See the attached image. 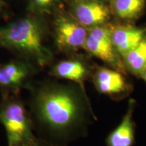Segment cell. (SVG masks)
Returning a JSON list of instances; mask_svg holds the SVG:
<instances>
[{"mask_svg":"<svg viewBox=\"0 0 146 146\" xmlns=\"http://www.w3.org/2000/svg\"><path fill=\"white\" fill-rule=\"evenodd\" d=\"M133 111V104L131 103L121 123L108 137V146H132L135 137Z\"/></svg>","mask_w":146,"mask_h":146,"instance_id":"cell-11","label":"cell"},{"mask_svg":"<svg viewBox=\"0 0 146 146\" xmlns=\"http://www.w3.org/2000/svg\"><path fill=\"white\" fill-rule=\"evenodd\" d=\"M60 1V0H29L28 9L32 14L43 16L52 13Z\"/></svg>","mask_w":146,"mask_h":146,"instance_id":"cell-14","label":"cell"},{"mask_svg":"<svg viewBox=\"0 0 146 146\" xmlns=\"http://www.w3.org/2000/svg\"><path fill=\"white\" fill-rule=\"evenodd\" d=\"M41 69L35 64L16 57L0 64V94L1 96L19 94L27 89Z\"/></svg>","mask_w":146,"mask_h":146,"instance_id":"cell-4","label":"cell"},{"mask_svg":"<svg viewBox=\"0 0 146 146\" xmlns=\"http://www.w3.org/2000/svg\"><path fill=\"white\" fill-rule=\"evenodd\" d=\"M54 40L56 48L62 52H74L84 49L88 29L71 14H58L54 21Z\"/></svg>","mask_w":146,"mask_h":146,"instance_id":"cell-5","label":"cell"},{"mask_svg":"<svg viewBox=\"0 0 146 146\" xmlns=\"http://www.w3.org/2000/svg\"><path fill=\"white\" fill-rule=\"evenodd\" d=\"M27 89L28 109L40 139L57 145L81 132L89 112L83 87L45 78L33 80Z\"/></svg>","mask_w":146,"mask_h":146,"instance_id":"cell-1","label":"cell"},{"mask_svg":"<svg viewBox=\"0 0 146 146\" xmlns=\"http://www.w3.org/2000/svg\"><path fill=\"white\" fill-rule=\"evenodd\" d=\"M84 50L114 67L119 72H124V66L113 45L110 28L102 25L88 29Z\"/></svg>","mask_w":146,"mask_h":146,"instance_id":"cell-6","label":"cell"},{"mask_svg":"<svg viewBox=\"0 0 146 146\" xmlns=\"http://www.w3.org/2000/svg\"><path fill=\"white\" fill-rule=\"evenodd\" d=\"M141 77L143 78V80L145 81V83H146V68H145V70L143 71V72L142 73Z\"/></svg>","mask_w":146,"mask_h":146,"instance_id":"cell-16","label":"cell"},{"mask_svg":"<svg viewBox=\"0 0 146 146\" xmlns=\"http://www.w3.org/2000/svg\"><path fill=\"white\" fill-rule=\"evenodd\" d=\"M110 32L115 50L123 57L146 39V29L136 27H114Z\"/></svg>","mask_w":146,"mask_h":146,"instance_id":"cell-9","label":"cell"},{"mask_svg":"<svg viewBox=\"0 0 146 146\" xmlns=\"http://www.w3.org/2000/svg\"><path fill=\"white\" fill-rule=\"evenodd\" d=\"M48 70L52 78L68 80L83 87L84 81L88 78L90 69L87 64L79 58H70L52 64Z\"/></svg>","mask_w":146,"mask_h":146,"instance_id":"cell-8","label":"cell"},{"mask_svg":"<svg viewBox=\"0 0 146 146\" xmlns=\"http://www.w3.org/2000/svg\"><path fill=\"white\" fill-rule=\"evenodd\" d=\"M0 123L5 130L8 146H33L37 139L30 112L19 94L1 96Z\"/></svg>","mask_w":146,"mask_h":146,"instance_id":"cell-3","label":"cell"},{"mask_svg":"<svg viewBox=\"0 0 146 146\" xmlns=\"http://www.w3.org/2000/svg\"><path fill=\"white\" fill-rule=\"evenodd\" d=\"M93 82L97 90L104 94H117L124 92L127 83L121 72L107 68H97L93 75Z\"/></svg>","mask_w":146,"mask_h":146,"instance_id":"cell-10","label":"cell"},{"mask_svg":"<svg viewBox=\"0 0 146 146\" xmlns=\"http://www.w3.org/2000/svg\"><path fill=\"white\" fill-rule=\"evenodd\" d=\"M48 27L41 16L31 14L0 28V47L43 69L54 55L45 43Z\"/></svg>","mask_w":146,"mask_h":146,"instance_id":"cell-2","label":"cell"},{"mask_svg":"<svg viewBox=\"0 0 146 146\" xmlns=\"http://www.w3.org/2000/svg\"><path fill=\"white\" fill-rule=\"evenodd\" d=\"M71 15L87 29L102 26L110 18V10L100 0H73Z\"/></svg>","mask_w":146,"mask_h":146,"instance_id":"cell-7","label":"cell"},{"mask_svg":"<svg viewBox=\"0 0 146 146\" xmlns=\"http://www.w3.org/2000/svg\"><path fill=\"white\" fill-rule=\"evenodd\" d=\"M2 7H3V2H2V1H1V0H0V10H1Z\"/></svg>","mask_w":146,"mask_h":146,"instance_id":"cell-17","label":"cell"},{"mask_svg":"<svg viewBox=\"0 0 146 146\" xmlns=\"http://www.w3.org/2000/svg\"><path fill=\"white\" fill-rule=\"evenodd\" d=\"M123 58L129 70L135 75L141 76L146 68V39Z\"/></svg>","mask_w":146,"mask_h":146,"instance_id":"cell-13","label":"cell"},{"mask_svg":"<svg viewBox=\"0 0 146 146\" xmlns=\"http://www.w3.org/2000/svg\"><path fill=\"white\" fill-rule=\"evenodd\" d=\"M33 146H57V145H54V144L45 141L44 139L37 138V139L36 140V141L35 142V143L33 145Z\"/></svg>","mask_w":146,"mask_h":146,"instance_id":"cell-15","label":"cell"},{"mask_svg":"<svg viewBox=\"0 0 146 146\" xmlns=\"http://www.w3.org/2000/svg\"><path fill=\"white\" fill-rule=\"evenodd\" d=\"M111 8L117 17L123 20L135 19L143 12L145 0H110Z\"/></svg>","mask_w":146,"mask_h":146,"instance_id":"cell-12","label":"cell"}]
</instances>
